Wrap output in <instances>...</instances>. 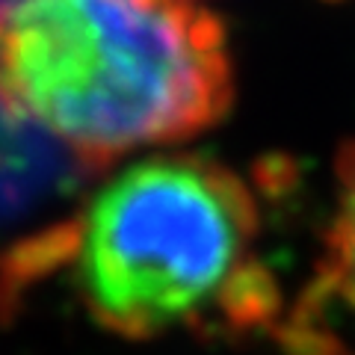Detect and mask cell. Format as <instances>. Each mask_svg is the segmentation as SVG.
<instances>
[{
    "label": "cell",
    "instance_id": "cell-1",
    "mask_svg": "<svg viewBox=\"0 0 355 355\" xmlns=\"http://www.w3.org/2000/svg\"><path fill=\"white\" fill-rule=\"evenodd\" d=\"M261 202L207 154H154L6 254V291L65 272L95 326L128 340L254 331L279 314L263 270Z\"/></svg>",
    "mask_w": 355,
    "mask_h": 355
},
{
    "label": "cell",
    "instance_id": "cell-2",
    "mask_svg": "<svg viewBox=\"0 0 355 355\" xmlns=\"http://www.w3.org/2000/svg\"><path fill=\"white\" fill-rule=\"evenodd\" d=\"M234 104L222 18L193 0H9L0 107L86 172L216 128Z\"/></svg>",
    "mask_w": 355,
    "mask_h": 355
},
{
    "label": "cell",
    "instance_id": "cell-3",
    "mask_svg": "<svg viewBox=\"0 0 355 355\" xmlns=\"http://www.w3.org/2000/svg\"><path fill=\"white\" fill-rule=\"evenodd\" d=\"M355 317V139L335 157V205L323 237L317 279L296 317H320L326 311Z\"/></svg>",
    "mask_w": 355,
    "mask_h": 355
},
{
    "label": "cell",
    "instance_id": "cell-4",
    "mask_svg": "<svg viewBox=\"0 0 355 355\" xmlns=\"http://www.w3.org/2000/svg\"><path fill=\"white\" fill-rule=\"evenodd\" d=\"M3 3H9V0H0V6H3Z\"/></svg>",
    "mask_w": 355,
    "mask_h": 355
}]
</instances>
